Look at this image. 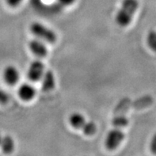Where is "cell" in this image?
Instances as JSON below:
<instances>
[{"label": "cell", "instance_id": "1", "mask_svg": "<svg viewBox=\"0 0 156 156\" xmlns=\"http://www.w3.org/2000/svg\"><path fill=\"white\" fill-rule=\"evenodd\" d=\"M153 102H154V99L151 95H144L142 97H140L134 100L129 98H124L121 99L117 105L115 106L113 115H126V113L130 109H144L151 106Z\"/></svg>", "mask_w": 156, "mask_h": 156}, {"label": "cell", "instance_id": "2", "mask_svg": "<svg viewBox=\"0 0 156 156\" xmlns=\"http://www.w3.org/2000/svg\"><path fill=\"white\" fill-rule=\"evenodd\" d=\"M139 8L138 0H124L121 9L116 15V22L121 27H126L133 21L135 14Z\"/></svg>", "mask_w": 156, "mask_h": 156}, {"label": "cell", "instance_id": "3", "mask_svg": "<svg viewBox=\"0 0 156 156\" xmlns=\"http://www.w3.org/2000/svg\"><path fill=\"white\" fill-rule=\"evenodd\" d=\"M69 122L75 129H79L83 132L86 136H94L97 132V126L93 121H87L82 113H73L70 116Z\"/></svg>", "mask_w": 156, "mask_h": 156}, {"label": "cell", "instance_id": "4", "mask_svg": "<svg viewBox=\"0 0 156 156\" xmlns=\"http://www.w3.org/2000/svg\"><path fill=\"white\" fill-rule=\"evenodd\" d=\"M30 30L36 37H37L48 43H54L57 38L56 34L53 30H51V29H49L41 22H34L30 26Z\"/></svg>", "mask_w": 156, "mask_h": 156}, {"label": "cell", "instance_id": "5", "mask_svg": "<svg viewBox=\"0 0 156 156\" xmlns=\"http://www.w3.org/2000/svg\"><path fill=\"white\" fill-rule=\"evenodd\" d=\"M125 137V133L121 131V129L114 128L110 130L107 134L105 140V147L107 150L113 151L118 147L123 142Z\"/></svg>", "mask_w": 156, "mask_h": 156}, {"label": "cell", "instance_id": "6", "mask_svg": "<svg viewBox=\"0 0 156 156\" xmlns=\"http://www.w3.org/2000/svg\"><path fill=\"white\" fill-rule=\"evenodd\" d=\"M44 73V64L41 60H35L30 64L28 70V78L33 82L39 81Z\"/></svg>", "mask_w": 156, "mask_h": 156}, {"label": "cell", "instance_id": "7", "mask_svg": "<svg viewBox=\"0 0 156 156\" xmlns=\"http://www.w3.org/2000/svg\"><path fill=\"white\" fill-rule=\"evenodd\" d=\"M2 77H3L4 81L6 82L8 85L14 86L18 83L20 79L19 71L14 66L9 65L4 69Z\"/></svg>", "mask_w": 156, "mask_h": 156}, {"label": "cell", "instance_id": "8", "mask_svg": "<svg viewBox=\"0 0 156 156\" xmlns=\"http://www.w3.org/2000/svg\"><path fill=\"white\" fill-rule=\"evenodd\" d=\"M36 90L34 87L30 84L24 83L18 89V95L23 101H29L35 97Z\"/></svg>", "mask_w": 156, "mask_h": 156}, {"label": "cell", "instance_id": "9", "mask_svg": "<svg viewBox=\"0 0 156 156\" xmlns=\"http://www.w3.org/2000/svg\"><path fill=\"white\" fill-rule=\"evenodd\" d=\"M29 47L32 52L38 57H44L48 53L45 44L39 40H33L29 43Z\"/></svg>", "mask_w": 156, "mask_h": 156}, {"label": "cell", "instance_id": "10", "mask_svg": "<svg viewBox=\"0 0 156 156\" xmlns=\"http://www.w3.org/2000/svg\"><path fill=\"white\" fill-rule=\"evenodd\" d=\"M42 90L44 91H50L55 87V76L50 70L44 73L42 76Z\"/></svg>", "mask_w": 156, "mask_h": 156}, {"label": "cell", "instance_id": "11", "mask_svg": "<svg viewBox=\"0 0 156 156\" xmlns=\"http://www.w3.org/2000/svg\"><path fill=\"white\" fill-rule=\"evenodd\" d=\"M1 148L5 154H11L14 151L15 147V144H14V139L10 136H5L2 138V142H1Z\"/></svg>", "mask_w": 156, "mask_h": 156}, {"label": "cell", "instance_id": "12", "mask_svg": "<svg viewBox=\"0 0 156 156\" xmlns=\"http://www.w3.org/2000/svg\"><path fill=\"white\" fill-rule=\"evenodd\" d=\"M112 125L114 128L123 129L129 125V120L127 118L126 115L114 114L112 119Z\"/></svg>", "mask_w": 156, "mask_h": 156}, {"label": "cell", "instance_id": "13", "mask_svg": "<svg viewBox=\"0 0 156 156\" xmlns=\"http://www.w3.org/2000/svg\"><path fill=\"white\" fill-rule=\"evenodd\" d=\"M147 42L150 48L156 51V31L152 30L149 32L148 35L147 37Z\"/></svg>", "mask_w": 156, "mask_h": 156}, {"label": "cell", "instance_id": "14", "mask_svg": "<svg viewBox=\"0 0 156 156\" xmlns=\"http://www.w3.org/2000/svg\"><path fill=\"white\" fill-rule=\"evenodd\" d=\"M9 99H10L9 94L2 89H0V104H2V105L6 104L8 102Z\"/></svg>", "mask_w": 156, "mask_h": 156}, {"label": "cell", "instance_id": "15", "mask_svg": "<svg viewBox=\"0 0 156 156\" xmlns=\"http://www.w3.org/2000/svg\"><path fill=\"white\" fill-rule=\"evenodd\" d=\"M150 149L151 152L154 154H156V133L153 136L150 143Z\"/></svg>", "mask_w": 156, "mask_h": 156}, {"label": "cell", "instance_id": "16", "mask_svg": "<svg viewBox=\"0 0 156 156\" xmlns=\"http://www.w3.org/2000/svg\"><path fill=\"white\" fill-rule=\"evenodd\" d=\"M22 0H6V2L11 7H15V6H18Z\"/></svg>", "mask_w": 156, "mask_h": 156}, {"label": "cell", "instance_id": "17", "mask_svg": "<svg viewBox=\"0 0 156 156\" xmlns=\"http://www.w3.org/2000/svg\"><path fill=\"white\" fill-rule=\"evenodd\" d=\"M59 1L64 5H71L75 2V0H59Z\"/></svg>", "mask_w": 156, "mask_h": 156}, {"label": "cell", "instance_id": "18", "mask_svg": "<svg viewBox=\"0 0 156 156\" xmlns=\"http://www.w3.org/2000/svg\"><path fill=\"white\" fill-rule=\"evenodd\" d=\"M2 136H0V144H1V142H2Z\"/></svg>", "mask_w": 156, "mask_h": 156}]
</instances>
